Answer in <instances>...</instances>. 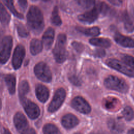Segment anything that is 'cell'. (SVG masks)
Instances as JSON below:
<instances>
[{"mask_svg":"<svg viewBox=\"0 0 134 134\" xmlns=\"http://www.w3.org/2000/svg\"><path fill=\"white\" fill-rule=\"evenodd\" d=\"M66 96V92L64 88L58 89L53 97V98L48 107V111L53 113L57 111L63 103Z\"/></svg>","mask_w":134,"mask_h":134,"instance_id":"obj_7","label":"cell"},{"mask_svg":"<svg viewBox=\"0 0 134 134\" xmlns=\"http://www.w3.org/2000/svg\"><path fill=\"white\" fill-rule=\"evenodd\" d=\"M107 125L109 130L115 134H120L124 130V125L117 119L111 118L109 119Z\"/></svg>","mask_w":134,"mask_h":134,"instance_id":"obj_13","label":"cell"},{"mask_svg":"<svg viewBox=\"0 0 134 134\" xmlns=\"http://www.w3.org/2000/svg\"><path fill=\"white\" fill-rule=\"evenodd\" d=\"M29 86L28 82L26 81H22L19 86V95L20 100L26 98L25 96L28 93Z\"/></svg>","mask_w":134,"mask_h":134,"instance_id":"obj_23","label":"cell"},{"mask_svg":"<svg viewBox=\"0 0 134 134\" xmlns=\"http://www.w3.org/2000/svg\"><path fill=\"white\" fill-rule=\"evenodd\" d=\"M77 4L81 7L88 9L94 6L95 0H75Z\"/></svg>","mask_w":134,"mask_h":134,"instance_id":"obj_29","label":"cell"},{"mask_svg":"<svg viewBox=\"0 0 134 134\" xmlns=\"http://www.w3.org/2000/svg\"><path fill=\"white\" fill-rule=\"evenodd\" d=\"M94 55L97 57H103L105 55V51L102 49H97L94 52Z\"/></svg>","mask_w":134,"mask_h":134,"instance_id":"obj_35","label":"cell"},{"mask_svg":"<svg viewBox=\"0 0 134 134\" xmlns=\"http://www.w3.org/2000/svg\"><path fill=\"white\" fill-rule=\"evenodd\" d=\"M32 1H37V0H31ZM41 1H44V2H47V1H49V0H41Z\"/></svg>","mask_w":134,"mask_h":134,"instance_id":"obj_41","label":"cell"},{"mask_svg":"<svg viewBox=\"0 0 134 134\" xmlns=\"http://www.w3.org/2000/svg\"><path fill=\"white\" fill-rule=\"evenodd\" d=\"M36 95L41 102L44 103L49 98V91L44 85L38 84L36 86Z\"/></svg>","mask_w":134,"mask_h":134,"instance_id":"obj_16","label":"cell"},{"mask_svg":"<svg viewBox=\"0 0 134 134\" xmlns=\"http://www.w3.org/2000/svg\"><path fill=\"white\" fill-rule=\"evenodd\" d=\"M17 30L18 35L23 38L27 37L28 35V31L25 28V27L21 23H19L17 25Z\"/></svg>","mask_w":134,"mask_h":134,"instance_id":"obj_32","label":"cell"},{"mask_svg":"<svg viewBox=\"0 0 134 134\" xmlns=\"http://www.w3.org/2000/svg\"><path fill=\"white\" fill-rule=\"evenodd\" d=\"M69 79L73 84L76 86H80L81 84V80L76 74H70L69 76Z\"/></svg>","mask_w":134,"mask_h":134,"instance_id":"obj_33","label":"cell"},{"mask_svg":"<svg viewBox=\"0 0 134 134\" xmlns=\"http://www.w3.org/2000/svg\"><path fill=\"white\" fill-rule=\"evenodd\" d=\"M14 123L17 130L22 132L28 128V122L25 116L20 112H17L14 117Z\"/></svg>","mask_w":134,"mask_h":134,"instance_id":"obj_12","label":"cell"},{"mask_svg":"<svg viewBox=\"0 0 134 134\" xmlns=\"http://www.w3.org/2000/svg\"><path fill=\"white\" fill-rule=\"evenodd\" d=\"M51 21L55 26H59L62 24V21L59 14V9L57 6H55L52 12Z\"/></svg>","mask_w":134,"mask_h":134,"instance_id":"obj_25","label":"cell"},{"mask_svg":"<svg viewBox=\"0 0 134 134\" xmlns=\"http://www.w3.org/2000/svg\"><path fill=\"white\" fill-rule=\"evenodd\" d=\"M115 41L119 45L127 48H134V40L129 37L116 32L114 35Z\"/></svg>","mask_w":134,"mask_h":134,"instance_id":"obj_14","label":"cell"},{"mask_svg":"<svg viewBox=\"0 0 134 134\" xmlns=\"http://www.w3.org/2000/svg\"><path fill=\"white\" fill-rule=\"evenodd\" d=\"M121 59L125 64L134 70V57L129 55L124 54L121 57Z\"/></svg>","mask_w":134,"mask_h":134,"instance_id":"obj_30","label":"cell"},{"mask_svg":"<svg viewBox=\"0 0 134 134\" xmlns=\"http://www.w3.org/2000/svg\"><path fill=\"white\" fill-rule=\"evenodd\" d=\"M90 134H96V133H93V132H92V133H91Z\"/></svg>","mask_w":134,"mask_h":134,"instance_id":"obj_42","label":"cell"},{"mask_svg":"<svg viewBox=\"0 0 134 134\" xmlns=\"http://www.w3.org/2000/svg\"><path fill=\"white\" fill-rule=\"evenodd\" d=\"M19 5L23 11H25L27 7V0H18Z\"/></svg>","mask_w":134,"mask_h":134,"instance_id":"obj_34","label":"cell"},{"mask_svg":"<svg viewBox=\"0 0 134 134\" xmlns=\"http://www.w3.org/2000/svg\"><path fill=\"white\" fill-rule=\"evenodd\" d=\"M100 12L97 5L93 8L91 10L80 15L78 16L79 20L84 23L91 24L95 21L98 17Z\"/></svg>","mask_w":134,"mask_h":134,"instance_id":"obj_11","label":"cell"},{"mask_svg":"<svg viewBox=\"0 0 134 134\" xmlns=\"http://www.w3.org/2000/svg\"><path fill=\"white\" fill-rule=\"evenodd\" d=\"M97 5L98 7L100 14L103 15H108L110 13V8L106 4L103 2H100Z\"/></svg>","mask_w":134,"mask_h":134,"instance_id":"obj_31","label":"cell"},{"mask_svg":"<svg viewBox=\"0 0 134 134\" xmlns=\"http://www.w3.org/2000/svg\"><path fill=\"white\" fill-rule=\"evenodd\" d=\"M91 44L103 48H108L111 45V42L110 40L107 38H92L90 40Z\"/></svg>","mask_w":134,"mask_h":134,"instance_id":"obj_21","label":"cell"},{"mask_svg":"<svg viewBox=\"0 0 134 134\" xmlns=\"http://www.w3.org/2000/svg\"><path fill=\"white\" fill-rule=\"evenodd\" d=\"M122 20L125 30L129 32H132L134 30V20L127 12L123 14Z\"/></svg>","mask_w":134,"mask_h":134,"instance_id":"obj_18","label":"cell"},{"mask_svg":"<svg viewBox=\"0 0 134 134\" xmlns=\"http://www.w3.org/2000/svg\"><path fill=\"white\" fill-rule=\"evenodd\" d=\"M34 72L36 76L44 82H50L51 81V73L49 66L44 62H40L34 68Z\"/></svg>","mask_w":134,"mask_h":134,"instance_id":"obj_5","label":"cell"},{"mask_svg":"<svg viewBox=\"0 0 134 134\" xmlns=\"http://www.w3.org/2000/svg\"><path fill=\"white\" fill-rule=\"evenodd\" d=\"M77 30L88 36H97L100 34L99 28L97 27H93L91 28L77 27Z\"/></svg>","mask_w":134,"mask_h":134,"instance_id":"obj_22","label":"cell"},{"mask_svg":"<svg viewBox=\"0 0 134 134\" xmlns=\"http://www.w3.org/2000/svg\"><path fill=\"white\" fill-rule=\"evenodd\" d=\"M25 55V49L23 45H18L13 53L12 59V64L15 70L18 69L22 63Z\"/></svg>","mask_w":134,"mask_h":134,"instance_id":"obj_10","label":"cell"},{"mask_svg":"<svg viewBox=\"0 0 134 134\" xmlns=\"http://www.w3.org/2000/svg\"><path fill=\"white\" fill-rule=\"evenodd\" d=\"M106 64L110 68L131 77H134V70L127 66L124 63L115 59H109L106 61Z\"/></svg>","mask_w":134,"mask_h":134,"instance_id":"obj_6","label":"cell"},{"mask_svg":"<svg viewBox=\"0 0 134 134\" xmlns=\"http://www.w3.org/2000/svg\"><path fill=\"white\" fill-rule=\"evenodd\" d=\"M127 134H134V128H131L128 130Z\"/></svg>","mask_w":134,"mask_h":134,"instance_id":"obj_40","label":"cell"},{"mask_svg":"<svg viewBox=\"0 0 134 134\" xmlns=\"http://www.w3.org/2000/svg\"><path fill=\"white\" fill-rule=\"evenodd\" d=\"M104 85L107 88L121 93H126L129 89L125 80L114 75L107 76L104 80Z\"/></svg>","mask_w":134,"mask_h":134,"instance_id":"obj_3","label":"cell"},{"mask_svg":"<svg viewBox=\"0 0 134 134\" xmlns=\"http://www.w3.org/2000/svg\"><path fill=\"white\" fill-rule=\"evenodd\" d=\"M2 134H11V133L8 129L3 128L2 130Z\"/></svg>","mask_w":134,"mask_h":134,"instance_id":"obj_39","label":"cell"},{"mask_svg":"<svg viewBox=\"0 0 134 134\" xmlns=\"http://www.w3.org/2000/svg\"><path fill=\"white\" fill-rule=\"evenodd\" d=\"M74 134H81L80 133H74Z\"/></svg>","mask_w":134,"mask_h":134,"instance_id":"obj_43","label":"cell"},{"mask_svg":"<svg viewBox=\"0 0 134 134\" xmlns=\"http://www.w3.org/2000/svg\"><path fill=\"white\" fill-rule=\"evenodd\" d=\"M108 1L115 6H119L122 4L124 0H108Z\"/></svg>","mask_w":134,"mask_h":134,"instance_id":"obj_36","label":"cell"},{"mask_svg":"<svg viewBox=\"0 0 134 134\" xmlns=\"http://www.w3.org/2000/svg\"><path fill=\"white\" fill-rule=\"evenodd\" d=\"M54 37V31L52 28L49 27L47 28L44 32L42 36V42L47 50L49 49L53 42Z\"/></svg>","mask_w":134,"mask_h":134,"instance_id":"obj_17","label":"cell"},{"mask_svg":"<svg viewBox=\"0 0 134 134\" xmlns=\"http://www.w3.org/2000/svg\"><path fill=\"white\" fill-rule=\"evenodd\" d=\"M72 45L73 47L78 51H80L83 49V46L80 43H78L77 42H74L72 43Z\"/></svg>","mask_w":134,"mask_h":134,"instance_id":"obj_37","label":"cell"},{"mask_svg":"<svg viewBox=\"0 0 134 134\" xmlns=\"http://www.w3.org/2000/svg\"><path fill=\"white\" fill-rule=\"evenodd\" d=\"M42 43L37 39H33L30 43V51L32 55H36L39 53L42 50Z\"/></svg>","mask_w":134,"mask_h":134,"instance_id":"obj_20","label":"cell"},{"mask_svg":"<svg viewBox=\"0 0 134 134\" xmlns=\"http://www.w3.org/2000/svg\"><path fill=\"white\" fill-rule=\"evenodd\" d=\"M4 80L9 93L10 94H14L15 92V77L12 74H7L5 76Z\"/></svg>","mask_w":134,"mask_h":134,"instance_id":"obj_19","label":"cell"},{"mask_svg":"<svg viewBox=\"0 0 134 134\" xmlns=\"http://www.w3.org/2000/svg\"><path fill=\"white\" fill-rule=\"evenodd\" d=\"M20 101L26 114L30 118L35 119L39 117L40 113V109L35 103L26 98Z\"/></svg>","mask_w":134,"mask_h":134,"instance_id":"obj_8","label":"cell"},{"mask_svg":"<svg viewBox=\"0 0 134 134\" xmlns=\"http://www.w3.org/2000/svg\"><path fill=\"white\" fill-rule=\"evenodd\" d=\"M66 37L63 34L58 35L55 47L53 50V54L55 61L58 63L63 62L66 59L67 52L65 46Z\"/></svg>","mask_w":134,"mask_h":134,"instance_id":"obj_2","label":"cell"},{"mask_svg":"<svg viewBox=\"0 0 134 134\" xmlns=\"http://www.w3.org/2000/svg\"><path fill=\"white\" fill-rule=\"evenodd\" d=\"M44 134H61L59 129L53 124H47L43 128Z\"/></svg>","mask_w":134,"mask_h":134,"instance_id":"obj_26","label":"cell"},{"mask_svg":"<svg viewBox=\"0 0 134 134\" xmlns=\"http://www.w3.org/2000/svg\"><path fill=\"white\" fill-rule=\"evenodd\" d=\"M28 27L35 34H39L44 28V19L41 10L37 6H31L27 15Z\"/></svg>","mask_w":134,"mask_h":134,"instance_id":"obj_1","label":"cell"},{"mask_svg":"<svg viewBox=\"0 0 134 134\" xmlns=\"http://www.w3.org/2000/svg\"><path fill=\"white\" fill-rule=\"evenodd\" d=\"M79 122L77 118L71 114L65 115L61 120L62 126L66 129H71L74 127L79 124Z\"/></svg>","mask_w":134,"mask_h":134,"instance_id":"obj_15","label":"cell"},{"mask_svg":"<svg viewBox=\"0 0 134 134\" xmlns=\"http://www.w3.org/2000/svg\"><path fill=\"white\" fill-rule=\"evenodd\" d=\"M4 3L10 10V11L17 17L22 19L23 18V16L22 14H20L18 11L15 9V7L14 5L13 0H3Z\"/></svg>","mask_w":134,"mask_h":134,"instance_id":"obj_27","label":"cell"},{"mask_svg":"<svg viewBox=\"0 0 134 134\" xmlns=\"http://www.w3.org/2000/svg\"><path fill=\"white\" fill-rule=\"evenodd\" d=\"M10 20V16L2 4H1V22L3 26H7Z\"/></svg>","mask_w":134,"mask_h":134,"instance_id":"obj_24","label":"cell"},{"mask_svg":"<svg viewBox=\"0 0 134 134\" xmlns=\"http://www.w3.org/2000/svg\"><path fill=\"white\" fill-rule=\"evenodd\" d=\"M124 119L127 121H131L134 118V111L130 106H126L122 111Z\"/></svg>","mask_w":134,"mask_h":134,"instance_id":"obj_28","label":"cell"},{"mask_svg":"<svg viewBox=\"0 0 134 134\" xmlns=\"http://www.w3.org/2000/svg\"><path fill=\"white\" fill-rule=\"evenodd\" d=\"M21 134H37L35 131L32 128H27L24 131L21 132Z\"/></svg>","mask_w":134,"mask_h":134,"instance_id":"obj_38","label":"cell"},{"mask_svg":"<svg viewBox=\"0 0 134 134\" xmlns=\"http://www.w3.org/2000/svg\"><path fill=\"white\" fill-rule=\"evenodd\" d=\"M13 46V38L10 36H5L1 44V63H5L8 60Z\"/></svg>","mask_w":134,"mask_h":134,"instance_id":"obj_4","label":"cell"},{"mask_svg":"<svg viewBox=\"0 0 134 134\" xmlns=\"http://www.w3.org/2000/svg\"><path fill=\"white\" fill-rule=\"evenodd\" d=\"M71 105L75 109L83 114H88L91 110L89 104L81 96H76L74 98L71 102Z\"/></svg>","mask_w":134,"mask_h":134,"instance_id":"obj_9","label":"cell"}]
</instances>
